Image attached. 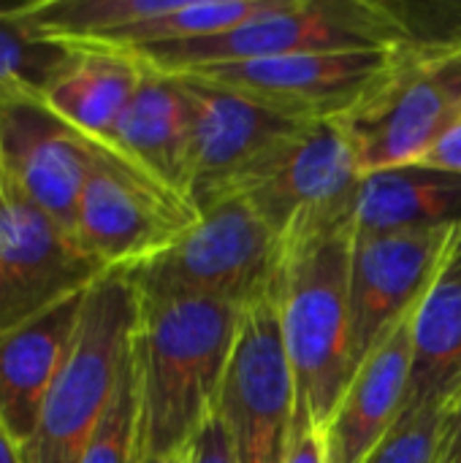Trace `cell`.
<instances>
[{
  "label": "cell",
  "instance_id": "cell-1",
  "mask_svg": "<svg viewBox=\"0 0 461 463\" xmlns=\"http://www.w3.org/2000/svg\"><path fill=\"white\" fill-rule=\"evenodd\" d=\"M353 195L299 214L280 236L274 301L296 385L293 429L323 431L353 377Z\"/></svg>",
  "mask_w": 461,
  "mask_h": 463
},
{
  "label": "cell",
  "instance_id": "cell-2",
  "mask_svg": "<svg viewBox=\"0 0 461 463\" xmlns=\"http://www.w3.org/2000/svg\"><path fill=\"white\" fill-rule=\"evenodd\" d=\"M242 309L215 298H141L133 331L141 463H168L217 412Z\"/></svg>",
  "mask_w": 461,
  "mask_h": 463
},
{
  "label": "cell",
  "instance_id": "cell-3",
  "mask_svg": "<svg viewBox=\"0 0 461 463\" xmlns=\"http://www.w3.org/2000/svg\"><path fill=\"white\" fill-rule=\"evenodd\" d=\"M418 41L410 19L375 0H269L247 22L193 41L136 52L144 68L182 76L201 68L236 65L302 52L399 49Z\"/></svg>",
  "mask_w": 461,
  "mask_h": 463
},
{
  "label": "cell",
  "instance_id": "cell-4",
  "mask_svg": "<svg viewBox=\"0 0 461 463\" xmlns=\"http://www.w3.org/2000/svg\"><path fill=\"white\" fill-rule=\"evenodd\" d=\"M136 320L139 293L128 271H106L90 285L73 347L43 402L22 461L82 463L120 385Z\"/></svg>",
  "mask_w": 461,
  "mask_h": 463
},
{
  "label": "cell",
  "instance_id": "cell-5",
  "mask_svg": "<svg viewBox=\"0 0 461 463\" xmlns=\"http://www.w3.org/2000/svg\"><path fill=\"white\" fill-rule=\"evenodd\" d=\"M141 298L196 296L239 309L277 288L280 236L242 201L220 198L168 250L128 271Z\"/></svg>",
  "mask_w": 461,
  "mask_h": 463
},
{
  "label": "cell",
  "instance_id": "cell-6",
  "mask_svg": "<svg viewBox=\"0 0 461 463\" xmlns=\"http://www.w3.org/2000/svg\"><path fill=\"white\" fill-rule=\"evenodd\" d=\"M456 114L461 57L448 38H440L402 46L389 76L334 122L367 176L418 163Z\"/></svg>",
  "mask_w": 461,
  "mask_h": 463
},
{
  "label": "cell",
  "instance_id": "cell-7",
  "mask_svg": "<svg viewBox=\"0 0 461 463\" xmlns=\"http://www.w3.org/2000/svg\"><path fill=\"white\" fill-rule=\"evenodd\" d=\"M198 220L185 195L120 152L95 144L76 212V241L103 271H130L168 250Z\"/></svg>",
  "mask_w": 461,
  "mask_h": 463
},
{
  "label": "cell",
  "instance_id": "cell-8",
  "mask_svg": "<svg viewBox=\"0 0 461 463\" xmlns=\"http://www.w3.org/2000/svg\"><path fill=\"white\" fill-rule=\"evenodd\" d=\"M217 418L236 463L285 461L296 423V385L274 293L242 309Z\"/></svg>",
  "mask_w": 461,
  "mask_h": 463
},
{
  "label": "cell",
  "instance_id": "cell-9",
  "mask_svg": "<svg viewBox=\"0 0 461 463\" xmlns=\"http://www.w3.org/2000/svg\"><path fill=\"white\" fill-rule=\"evenodd\" d=\"M106 271L0 168V336Z\"/></svg>",
  "mask_w": 461,
  "mask_h": 463
},
{
  "label": "cell",
  "instance_id": "cell-10",
  "mask_svg": "<svg viewBox=\"0 0 461 463\" xmlns=\"http://www.w3.org/2000/svg\"><path fill=\"white\" fill-rule=\"evenodd\" d=\"M402 49V46H399ZM399 49L302 52L182 73L266 103L288 117L340 119L394 68Z\"/></svg>",
  "mask_w": 461,
  "mask_h": 463
},
{
  "label": "cell",
  "instance_id": "cell-11",
  "mask_svg": "<svg viewBox=\"0 0 461 463\" xmlns=\"http://www.w3.org/2000/svg\"><path fill=\"white\" fill-rule=\"evenodd\" d=\"M359 179L361 171L342 128L334 119H318L264 152L239 174L228 195L242 198L283 236L299 214L351 198Z\"/></svg>",
  "mask_w": 461,
  "mask_h": 463
},
{
  "label": "cell",
  "instance_id": "cell-12",
  "mask_svg": "<svg viewBox=\"0 0 461 463\" xmlns=\"http://www.w3.org/2000/svg\"><path fill=\"white\" fill-rule=\"evenodd\" d=\"M454 228L356 236L351 260V358H364L421 304Z\"/></svg>",
  "mask_w": 461,
  "mask_h": 463
},
{
  "label": "cell",
  "instance_id": "cell-13",
  "mask_svg": "<svg viewBox=\"0 0 461 463\" xmlns=\"http://www.w3.org/2000/svg\"><path fill=\"white\" fill-rule=\"evenodd\" d=\"M177 79H182L193 106L190 201L198 212L226 198L242 171L307 125V119L288 117L226 87L190 76Z\"/></svg>",
  "mask_w": 461,
  "mask_h": 463
},
{
  "label": "cell",
  "instance_id": "cell-14",
  "mask_svg": "<svg viewBox=\"0 0 461 463\" xmlns=\"http://www.w3.org/2000/svg\"><path fill=\"white\" fill-rule=\"evenodd\" d=\"M95 141L68 128L43 100H0V168L76 236V212Z\"/></svg>",
  "mask_w": 461,
  "mask_h": 463
},
{
  "label": "cell",
  "instance_id": "cell-15",
  "mask_svg": "<svg viewBox=\"0 0 461 463\" xmlns=\"http://www.w3.org/2000/svg\"><path fill=\"white\" fill-rule=\"evenodd\" d=\"M87 290L0 336V429L19 450L33 439L43 402L73 347Z\"/></svg>",
  "mask_w": 461,
  "mask_h": 463
},
{
  "label": "cell",
  "instance_id": "cell-16",
  "mask_svg": "<svg viewBox=\"0 0 461 463\" xmlns=\"http://www.w3.org/2000/svg\"><path fill=\"white\" fill-rule=\"evenodd\" d=\"M413 315L402 320L351 377L323 429L326 463H364L405 412L413 369Z\"/></svg>",
  "mask_w": 461,
  "mask_h": 463
},
{
  "label": "cell",
  "instance_id": "cell-17",
  "mask_svg": "<svg viewBox=\"0 0 461 463\" xmlns=\"http://www.w3.org/2000/svg\"><path fill=\"white\" fill-rule=\"evenodd\" d=\"M109 149L190 201L193 106L182 79L144 68V79L122 111Z\"/></svg>",
  "mask_w": 461,
  "mask_h": 463
},
{
  "label": "cell",
  "instance_id": "cell-18",
  "mask_svg": "<svg viewBox=\"0 0 461 463\" xmlns=\"http://www.w3.org/2000/svg\"><path fill=\"white\" fill-rule=\"evenodd\" d=\"M461 380V225L413 315V369L405 410L451 396Z\"/></svg>",
  "mask_w": 461,
  "mask_h": 463
},
{
  "label": "cell",
  "instance_id": "cell-19",
  "mask_svg": "<svg viewBox=\"0 0 461 463\" xmlns=\"http://www.w3.org/2000/svg\"><path fill=\"white\" fill-rule=\"evenodd\" d=\"M356 236L435 231L461 225V176L402 165L359 179L353 193Z\"/></svg>",
  "mask_w": 461,
  "mask_h": 463
},
{
  "label": "cell",
  "instance_id": "cell-20",
  "mask_svg": "<svg viewBox=\"0 0 461 463\" xmlns=\"http://www.w3.org/2000/svg\"><path fill=\"white\" fill-rule=\"evenodd\" d=\"M49 81L43 106L95 144L111 146L117 122L144 79V65L122 52L79 46Z\"/></svg>",
  "mask_w": 461,
  "mask_h": 463
},
{
  "label": "cell",
  "instance_id": "cell-21",
  "mask_svg": "<svg viewBox=\"0 0 461 463\" xmlns=\"http://www.w3.org/2000/svg\"><path fill=\"white\" fill-rule=\"evenodd\" d=\"M179 0H30L8 3V14L35 38L82 46L128 24L160 16Z\"/></svg>",
  "mask_w": 461,
  "mask_h": 463
},
{
  "label": "cell",
  "instance_id": "cell-22",
  "mask_svg": "<svg viewBox=\"0 0 461 463\" xmlns=\"http://www.w3.org/2000/svg\"><path fill=\"white\" fill-rule=\"evenodd\" d=\"M266 3L269 0H179L171 11L160 16L128 24L122 30H114L82 46L136 54V52L166 46V43L206 38V35H215V33H223L247 22L250 16L264 11ZM68 49H79V46H68Z\"/></svg>",
  "mask_w": 461,
  "mask_h": 463
},
{
  "label": "cell",
  "instance_id": "cell-23",
  "mask_svg": "<svg viewBox=\"0 0 461 463\" xmlns=\"http://www.w3.org/2000/svg\"><path fill=\"white\" fill-rule=\"evenodd\" d=\"M71 49L30 35L0 5V100H43L49 81L71 60Z\"/></svg>",
  "mask_w": 461,
  "mask_h": 463
},
{
  "label": "cell",
  "instance_id": "cell-24",
  "mask_svg": "<svg viewBox=\"0 0 461 463\" xmlns=\"http://www.w3.org/2000/svg\"><path fill=\"white\" fill-rule=\"evenodd\" d=\"M133 345V342H130ZM82 463H141V439H139V396L133 374V347L122 369L114 399L95 429Z\"/></svg>",
  "mask_w": 461,
  "mask_h": 463
},
{
  "label": "cell",
  "instance_id": "cell-25",
  "mask_svg": "<svg viewBox=\"0 0 461 463\" xmlns=\"http://www.w3.org/2000/svg\"><path fill=\"white\" fill-rule=\"evenodd\" d=\"M446 404L448 396L416 410H405L389 437L364 463H437Z\"/></svg>",
  "mask_w": 461,
  "mask_h": 463
},
{
  "label": "cell",
  "instance_id": "cell-26",
  "mask_svg": "<svg viewBox=\"0 0 461 463\" xmlns=\"http://www.w3.org/2000/svg\"><path fill=\"white\" fill-rule=\"evenodd\" d=\"M185 463H236L228 434H226L217 412L201 426V431L185 450Z\"/></svg>",
  "mask_w": 461,
  "mask_h": 463
},
{
  "label": "cell",
  "instance_id": "cell-27",
  "mask_svg": "<svg viewBox=\"0 0 461 463\" xmlns=\"http://www.w3.org/2000/svg\"><path fill=\"white\" fill-rule=\"evenodd\" d=\"M413 165H424V168H435V171L461 176V114H456L443 128V133L432 141V146Z\"/></svg>",
  "mask_w": 461,
  "mask_h": 463
},
{
  "label": "cell",
  "instance_id": "cell-28",
  "mask_svg": "<svg viewBox=\"0 0 461 463\" xmlns=\"http://www.w3.org/2000/svg\"><path fill=\"white\" fill-rule=\"evenodd\" d=\"M437 463H461V380L446 404V423L440 437Z\"/></svg>",
  "mask_w": 461,
  "mask_h": 463
},
{
  "label": "cell",
  "instance_id": "cell-29",
  "mask_svg": "<svg viewBox=\"0 0 461 463\" xmlns=\"http://www.w3.org/2000/svg\"><path fill=\"white\" fill-rule=\"evenodd\" d=\"M283 463H326V448H323V431L315 426L293 429L288 453Z\"/></svg>",
  "mask_w": 461,
  "mask_h": 463
},
{
  "label": "cell",
  "instance_id": "cell-30",
  "mask_svg": "<svg viewBox=\"0 0 461 463\" xmlns=\"http://www.w3.org/2000/svg\"><path fill=\"white\" fill-rule=\"evenodd\" d=\"M0 463H24L22 461V450L14 445V439L0 429Z\"/></svg>",
  "mask_w": 461,
  "mask_h": 463
},
{
  "label": "cell",
  "instance_id": "cell-31",
  "mask_svg": "<svg viewBox=\"0 0 461 463\" xmlns=\"http://www.w3.org/2000/svg\"><path fill=\"white\" fill-rule=\"evenodd\" d=\"M448 41H451V46H454V52H456V54H459V57H461V33H456V35H451Z\"/></svg>",
  "mask_w": 461,
  "mask_h": 463
},
{
  "label": "cell",
  "instance_id": "cell-32",
  "mask_svg": "<svg viewBox=\"0 0 461 463\" xmlns=\"http://www.w3.org/2000/svg\"><path fill=\"white\" fill-rule=\"evenodd\" d=\"M168 463H185V456H179V458H174V461H168Z\"/></svg>",
  "mask_w": 461,
  "mask_h": 463
}]
</instances>
